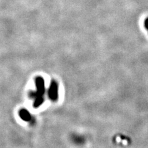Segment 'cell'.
<instances>
[{"label": "cell", "instance_id": "6da1fadb", "mask_svg": "<svg viewBox=\"0 0 148 148\" xmlns=\"http://www.w3.org/2000/svg\"><path fill=\"white\" fill-rule=\"evenodd\" d=\"M45 83L42 77H37L35 78L36 91L31 92L30 96L34 98L33 106L34 108H38L43 104L45 101L44 95L45 94Z\"/></svg>", "mask_w": 148, "mask_h": 148}, {"label": "cell", "instance_id": "7a4b0ae2", "mask_svg": "<svg viewBox=\"0 0 148 148\" xmlns=\"http://www.w3.org/2000/svg\"><path fill=\"white\" fill-rule=\"evenodd\" d=\"M48 95L52 101H56L58 99V84L55 80H52L48 89Z\"/></svg>", "mask_w": 148, "mask_h": 148}, {"label": "cell", "instance_id": "3957f363", "mask_svg": "<svg viewBox=\"0 0 148 148\" xmlns=\"http://www.w3.org/2000/svg\"><path fill=\"white\" fill-rule=\"evenodd\" d=\"M18 115L22 120L25 122H30L32 120V116L30 113L27 109H22L18 112Z\"/></svg>", "mask_w": 148, "mask_h": 148}, {"label": "cell", "instance_id": "277c9868", "mask_svg": "<svg viewBox=\"0 0 148 148\" xmlns=\"http://www.w3.org/2000/svg\"><path fill=\"white\" fill-rule=\"evenodd\" d=\"M145 28L148 30V18H147L146 21H145Z\"/></svg>", "mask_w": 148, "mask_h": 148}]
</instances>
